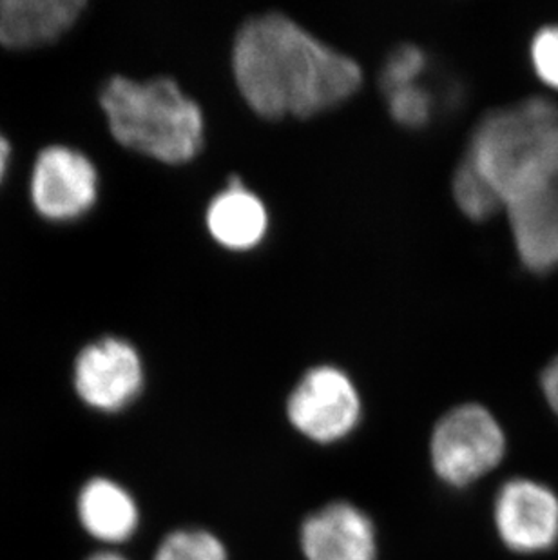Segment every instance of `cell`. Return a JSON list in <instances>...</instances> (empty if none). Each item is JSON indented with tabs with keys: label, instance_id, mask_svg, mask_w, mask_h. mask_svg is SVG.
Instances as JSON below:
<instances>
[{
	"label": "cell",
	"instance_id": "1",
	"mask_svg": "<svg viewBox=\"0 0 558 560\" xmlns=\"http://www.w3.org/2000/svg\"><path fill=\"white\" fill-rule=\"evenodd\" d=\"M232 68L243 98L264 118L314 117L350 98L363 80L356 60L281 13L240 27Z\"/></svg>",
	"mask_w": 558,
	"mask_h": 560
},
{
	"label": "cell",
	"instance_id": "2",
	"mask_svg": "<svg viewBox=\"0 0 558 560\" xmlns=\"http://www.w3.org/2000/svg\"><path fill=\"white\" fill-rule=\"evenodd\" d=\"M504 207L558 180V104L544 95L486 113L466 151Z\"/></svg>",
	"mask_w": 558,
	"mask_h": 560
},
{
	"label": "cell",
	"instance_id": "3",
	"mask_svg": "<svg viewBox=\"0 0 558 560\" xmlns=\"http://www.w3.org/2000/svg\"><path fill=\"white\" fill-rule=\"evenodd\" d=\"M101 106L116 142L164 164H185L204 145V113L174 80L115 77Z\"/></svg>",
	"mask_w": 558,
	"mask_h": 560
},
{
	"label": "cell",
	"instance_id": "4",
	"mask_svg": "<svg viewBox=\"0 0 558 560\" xmlns=\"http://www.w3.org/2000/svg\"><path fill=\"white\" fill-rule=\"evenodd\" d=\"M505 438L501 424L480 405H461L439 419L430 441L432 466L441 481L464 488L501 463Z\"/></svg>",
	"mask_w": 558,
	"mask_h": 560
},
{
	"label": "cell",
	"instance_id": "5",
	"mask_svg": "<svg viewBox=\"0 0 558 560\" xmlns=\"http://www.w3.org/2000/svg\"><path fill=\"white\" fill-rule=\"evenodd\" d=\"M361 410L353 381L336 366L306 372L287 401L290 424L317 444H334L352 434Z\"/></svg>",
	"mask_w": 558,
	"mask_h": 560
},
{
	"label": "cell",
	"instance_id": "6",
	"mask_svg": "<svg viewBox=\"0 0 558 560\" xmlns=\"http://www.w3.org/2000/svg\"><path fill=\"white\" fill-rule=\"evenodd\" d=\"M143 365L137 349L124 339L88 345L74 361V390L96 412L118 413L142 394Z\"/></svg>",
	"mask_w": 558,
	"mask_h": 560
},
{
	"label": "cell",
	"instance_id": "7",
	"mask_svg": "<svg viewBox=\"0 0 558 560\" xmlns=\"http://www.w3.org/2000/svg\"><path fill=\"white\" fill-rule=\"evenodd\" d=\"M32 201L49 222H73L95 206L98 175L85 154L51 145L38 154L32 173Z\"/></svg>",
	"mask_w": 558,
	"mask_h": 560
},
{
	"label": "cell",
	"instance_id": "8",
	"mask_svg": "<svg viewBox=\"0 0 558 560\" xmlns=\"http://www.w3.org/2000/svg\"><path fill=\"white\" fill-rule=\"evenodd\" d=\"M496 526L510 550H551L558 540L557 495L532 479H511L497 493Z\"/></svg>",
	"mask_w": 558,
	"mask_h": 560
},
{
	"label": "cell",
	"instance_id": "9",
	"mask_svg": "<svg viewBox=\"0 0 558 560\" xmlns=\"http://www.w3.org/2000/svg\"><path fill=\"white\" fill-rule=\"evenodd\" d=\"M306 560H375L377 534L372 518L352 502L336 501L301 524Z\"/></svg>",
	"mask_w": 558,
	"mask_h": 560
},
{
	"label": "cell",
	"instance_id": "10",
	"mask_svg": "<svg viewBox=\"0 0 558 560\" xmlns=\"http://www.w3.org/2000/svg\"><path fill=\"white\" fill-rule=\"evenodd\" d=\"M505 209L522 264L533 272H548L557 267L558 180L510 201Z\"/></svg>",
	"mask_w": 558,
	"mask_h": 560
},
{
	"label": "cell",
	"instance_id": "11",
	"mask_svg": "<svg viewBox=\"0 0 558 560\" xmlns=\"http://www.w3.org/2000/svg\"><path fill=\"white\" fill-rule=\"evenodd\" d=\"M84 8L82 0H2L0 44L32 49L54 43L73 26Z\"/></svg>",
	"mask_w": 558,
	"mask_h": 560
},
{
	"label": "cell",
	"instance_id": "12",
	"mask_svg": "<svg viewBox=\"0 0 558 560\" xmlns=\"http://www.w3.org/2000/svg\"><path fill=\"white\" fill-rule=\"evenodd\" d=\"M80 524L93 539L121 545L137 534L140 510L131 492L107 477L85 482L77 499Z\"/></svg>",
	"mask_w": 558,
	"mask_h": 560
},
{
	"label": "cell",
	"instance_id": "13",
	"mask_svg": "<svg viewBox=\"0 0 558 560\" xmlns=\"http://www.w3.org/2000/svg\"><path fill=\"white\" fill-rule=\"evenodd\" d=\"M207 228L212 238L226 249L248 250L264 242L269 217L258 196L245 189L240 180H232L211 201Z\"/></svg>",
	"mask_w": 558,
	"mask_h": 560
},
{
	"label": "cell",
	"instance_id": "14",
	"mask_svg": "<svg viewBox=\"0 0 558 560\" xmlns=\"http://www.w3.org/2000/svg\"><path fill=\"white\" fill-rule=\"evenodd\" d=\"M453 198L464 214L474 220H486L504 206L501 196L468 156H464L453 175Z\"/></svg>",
	"mask_w": 558,
	"mask_h": 560
},
{
	"label": "cell",
	"instance_id": "15",
	"mask_svg": "<svg viewBox=\"0 0 558 560\" xmlns=\"http://www.w3.org/2000/svg\"><path fill=\"white\" fill-rule=\"evenodd\" d=\"M153 560H229L226 548L207 529H176L165 535Z\"/></svg>",
	"mask_w": 558,
	"mask_h": 560
},
{
	"label": "cell",
	"instance_id": "16",
	"mask_svg": "<svg viewBox=\"0 0 558 560\" xmlns=\"http://www.w3.org/2000/svg\"><path fill=\"white\" fill-rule=\"evenodd\" d=\"M395 122L405 127H422L432 118L433 98L421 84H408L385 93Z\"/></svg>",
	"mask_w": 558,
	"mask_h": 560
},
{
	"label": "cell",
	"instance_id": "17",
	"mask_svg": "<svg viewBox=\"0 0 558 560\" xmlns=\"http://www.w3.org/2000/svg\"><path fill=\"white\" fill-rule=\"evenodd\" d=\"M427 68V55L414 44H403L386 60L381 71V88L385 93L403 85L416 84Z\"/></svg>",
	"mask_w": 558,
	"mask_h": 560
},
{
	"label": "cell",
	"instance_id": "18",
	"mask_svg": "<svg viewBox=\"0 0 558 560\" xmlns=\"http://www.w3.org/2000/svg\"><path fill=\"white\" fill-rule=\"evenodd\" d=\"M532 62L546 84L558 88V24L543 26L532 40Z\"/></svg>",
	"mask_w": 558,
	"mask_h": 560
},
{
	"label": "cell",
	"instance_id": "19",
	"mask_svg": "<svg viewBox=\"0 0 558 560\" xmlns=\"http://www.w3.org/2000/svg\"><path fill=\"white\" fill-rule=\"evenodd\" d=\"M540 385H543L544 396L548 399L549 407L558 416V355L549 361L548 366L544 369L540 375Z\"/></svg>",
	"mask_w": 558,
	"mask_h": 560
},
{
	"label": "cell",
	"instance_id": "20",
	"mask_svg": "<svg viewBox=\"0 0 558 560\" xmlns=\"http://www.w3.org/2000/svg\"><path fill=\"white\" fill-rule=\"evenodd\" d=\"M11 148L10 142L0 135V184L4 180L5 173H8V165H10Z\"/></svg>",
	"mask_w": 558,
	"mask_h": 560
},
{
	"label": "cell",
	"instance_id": "21",
	"mask_svg": "<svg viewBox=\"0 0 558 560\" xmlns=\"http://www.w3.org/2000/svg\"><path fill=\"white\" fill-rule=\"evenodd\" d=\"M88 560H127L126 557L118 556V553H113V551H101V553H95V556L90 557Z\"/></svg>",
	"mask_w": 558,
	"mask_h": 560
}]
</instances>
